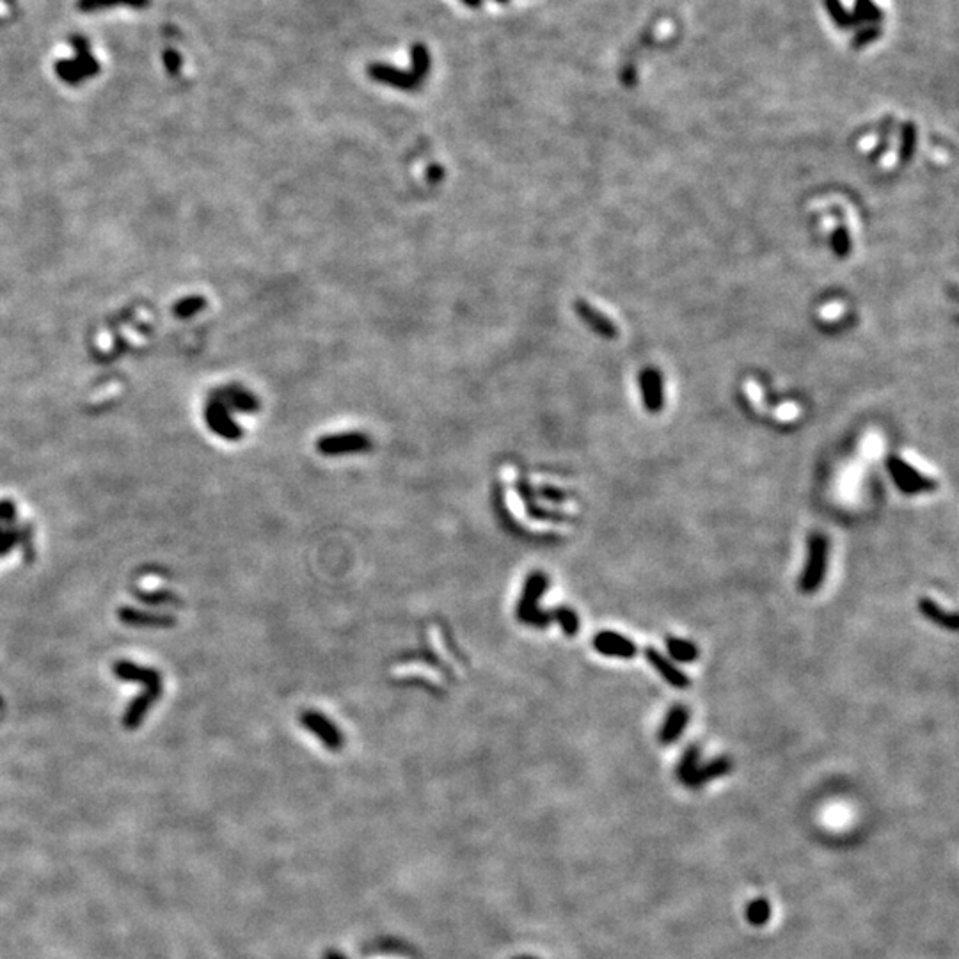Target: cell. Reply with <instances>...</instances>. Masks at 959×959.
Segmentation results:
<instances>
[{
    "instance_id": "12",
    "label": "cell",
    "mask_w": 959,
    "mask_h": 959,
    "mask_svg": "<svg viewBox=\"0 0 959 959\" xmlns=\"http://www.w3.org/2000/svg\"><path fill=\"white\" fill-rule=\"evenodd\" d=\"M734 767L732 760L728 757L721 755V757H714L709 762H705L704 766H698L697 769L693 771V775L686 780L684 786H688L690 789H698L702 786H707L709 782L718 778H723L725 775L731 773V769Z\"/></svg>"
},
{
    "instance_id": "10",
    "label": "cell",
    "mask_w": 959,
    "mask_h": 959,
    "mask_svg": "<svg viewBox=\"0 0 959 959\" xmlns=\"http://www.w3.org/2000/svg\"><path fill=\"white\" fill-rule=\"evenodd\" d=\"M207 421L208 424H210L212 430H214L217 436L224 437V439L236 441L242 437V428L231 420L228 407H226L224 403L219 402L217 398H212V402L208 403Z\"/></svg>"
},
{
    "instance_id": "24",
    "label": "cell",
    "mask_w": 959,
    "mask_h": 959,
    "mask_svg": "<svg viewBox=\"0 0 959 959\" xmlns=\"http://www.w3.org/2000/svg\"><path fill=\"white\" fill-rule=\"evenodd\" d=\"M831 245H833V251L838 258H845L851 252V236H849V231L845 226H838L837 229L831 235Z\"/></svg>"
},
{
    "instance_id": "15",
    "label": "cell",
    "mask_w": 959,
    "mask_h": 959,
    "mask_svg": "<svg viewBox=\"0 0 959 959\" xmlns=\"http://www.w3.org/2000/svg\"><path fill=\"white\" fill-rule=\"evenodd\" d=\"M919 609L927 620L934 622L940 628L948 629V631H958V615L952 611H945L943 608L936 604L933 599L929 597H922L919 601Z\"/></svg>"
},
{
    "instance_id": "26",
    "label": "cell",
    "mask_w": 959,
    "mask_h": 959,
    "mask_svg": "<svg viewBox=\"0 0 959 959\" xmlns=\"http://www.w3.org/2000/svg\"><path fill=\"white\" fill-rule=\"evenodd\" d=\"M443 174H444V171L441 169L439 166H434V167H430V169H428V180L439 181L441 178H443Z\"/></svg>"
},
{
    "instance_id": "7",
    "label": "cell",
    "mask_w": 959,
    "mask_h": 959,
    "mask_svg": "<svg viewBox=\"0 0 959 959\" xmlns=\"http://www.w3.org/2000/svg\"><path fill=\"white\" fill-rule=\"evenodd\" d=\"M594 649L602 656L620 657V659H631L638 654V647L635 642L615 631L597 633L594 636Z\"/></svg>"
},
{
    "instance_id": "29",
    "label": "cell",
    "mask_w": 959,
    "mask_h": 959,
    "mask_svg": "<svg viewBox=\"0 0 959 959\" xmlns=\"http://www.w3.org/2000/svg\"><path fill=\"white\" fill-rule=\"evenodd\" d=\"M496 2H501V4H505V2H508V0H496Z\"/></svg>"
},
{
    "instance_id": "19",
    "label": "cell",
    "mask_w": 959,
    "mask_h": 959,
    "mask_svg": "<svg viewBox=\"0 0 959 959\" xmlns=\"http://www.w3.org/2000/svg\"><path fill=\"white\" fill-rule=\"evenodd\" d=\"M700 746L698 745H691L688 746L686 752H684L683 759L679 760L676 769V776L679 782L686 783V780L693 775V771L700 766Z\"/></svg>"
},
{
    "instance_id": "17",
    "label": "cell",
    "mask_w": 959,
    "mask_h": 959,
    "mask_svg": "<svg viewBox=\"0 0 959 959\" xmlns=\"http://www.w3.org/2000/svg\"><path fill=\"white\" fill-rule=\"evenodd\" d=\"M853 18H855L856 25L858 23H872V25H879L885 18V13L881 11L878 4L874 0H855V11L851 13Z\"/></svg>"
},
{
    "instance_id": "8",
    "label": "cell",
    "mask_w": 959,
    "mask_h": 959,
    "mask_svg": "<svg viewBox=\"0 0 959 959\" xmlns=\"http://www.w3.org/2000/svg\"><path fill=\"white\" fill-rule=\"evenodd\" d=\"M574 311L580 314L581 320L604 340H616L618 338V329L616 325L606 317L604 313H601L599 310H595L590 303L583 299L574 300Z\"/></svg>"
},
{
    "instance_id": "21",
    "label": "cell",
    "mask_w": 959,
    "mask_h": 959,
    "mask_svg": "<svg viewBox=\"0 0 959 959\" xmlns=\"http://www.w3.org/2000/svg\"><path fill=\"white\" fill-rule=\"evenodd\" d=\"M745 915H746V920H748L752 926H755V927L764 926V924H767V922H769V919H771V906H769L767 899H764V897H760V899H753L752 903L746 906Z\"/></svg>"
},
{
    "instance_id": "1",
    "label": "cell",
    "mask_w": 959,
    "mask_h": 959,
    "mask_svg": "<svg viewBox=\"0 0 959 959\" xmlns=\"http://www.w3.org/2000/svg\"><path fill=\"white\" fill-rule=\"evenodd\" d=\"M547 587H549V580L544 572H532L527 575L523 595L517 604V618L520 622L539 629L547 628L553 622V613L542 611L539 608V601L547 592Z\"/></svg>"
},
{
    "instance_id": "27",
    "label": "cell",
    "mask_w": 959,
    "mask_h": 959,
    "mask_svg": "<svg viewBox=\"0 0 959 959\" xmlns=\"http://www.w3.org/2000/svg\"><path fill=\"white\" fill-rule=\"evenodd\" d=\"M324 959H347V958H345L343 954H340V952L329 951L327 954H325V958H324Z\"/></svg>"
},
{
    "instance_id": "25",
    "label": "cell",
    "mask_w": 959,
    "mask_h": 959,
    "mask_svg": "<svg viewBox=\"0 0 959 959\" xmlns=\"http://www.w3.org/2000/svg\"><path fill=\"white\" fill-rule=\"evenodd\" d=\"M881 34H883V29L879 25L865 27V29L858 30V32L853 36L851 48H855V50H862L863 47H867V44L874 43L876 39H879V37H881Z\"/></svg>"
},
{
    "instance_id": "28",
    "label": "cell",
    "mask_w": 959,
    "mask_h": 959,
    "mask_svg": "<svg viewBox=\"0 0 959 959\" xmlns=\"http://www.w3.org/2000/svg\"><path fill=\"white\" fill-rule=\"evenodd\" d=\"M462 2H464L465 6H469V8H478V6L482 4V0H462Z\"/></svg>"
},
{
    "instance_id": "23",
    "label": "cell",
    "mask_w": 959,
    "mask_h": 959,
    "mask_svg": "<svg viewBox=\"0 0 959 959\" xmlns=\"http://www.w3.org/2000/svg\"><path fill=\"white\" fill-rule=\"evenodd\" d=\"M553 620H556L560 623V628L563 629V633L567 636H575L578 631H580V616L574 609L570 608H556L553 611Z\"/></svg>"
},
{
    "instance_id": "3",
    "label": "cell",
    "mask_w": 959,
    "mask_h": 959,
    "mask_svg": "<svg viewBox=\"0 0 959 959\" xmlns=\"http://www.w3.org/2000/svg\"><path fill=\"white\" fill-rule=\"evenodd\" d=\"M886 469H888L896 487L899 489L903 494L917 496L924 494V492H933L934 489L938 487L936 480H933L931 476L920 472L919 469L910 465L906 460L897 457V455H890V457L886 458Z\"/></svg>"
},
{
    "instance_id": "20",
    "label": "cell",
    "mask_w": 959,
    "mask_h": 959,
    "mask_svg": "<svg viewBox=\"0 0 959 959\" xmlns=\"http://www.w3.org/2000/svg\"><path fill=\"white\" fill-rule=\"evenodd\" d=\"M823 4H824V9H826L828 15H830V18L833 20V23L838 27V29L848 30V29H853V27L856 25L855 18H853L851 13H849L848 9L844 8L842 0H823Z\"/></svg>"
},
{
    "instance_id": "2",
    "label": "cell",
    "mask_w": 959,
    "mask_h": 959,
    "mask_svg": "<svg viewBox=\"0 0 959 959\" xmlns=\"http://www.w3.org/2000/svg\"><path fill=\"white\" fill-rule=\"evenodd\" d=\"M828 553H830V542L826 537L819 532L812 533L808 539L807 565H805L800 575V583H798L801 594H815L823 587L828 570Z\"/></svg>"
},
{
    "instance_id": "9",
    "label": "cell",
    "mask_w": 959,
    "mask_h": 959,
    "mask_svg": "<svg viewBox=\"0 0 959 959\" xmlns=\"http://www.w3.org/2000/svg\"><path fill=\"white\" fill-rule=\"evenodd\" d=\"M368 75L375 82L391 85V87L396 89H403V91H413L421 84L420 78L414 77L413 71H403L395 66H388V64H369Z\"/></svg>"
},
{
    "instance_id": "4",
    "label": "cell",
    "mask_w": 959,
    "mask_h": 959,
    "mask_svg": "<svg viewBox=\"0 0 959 959\" xmlns=\"http://www.w3.org/2000/svg\"><path fill=\"white\" fill-rule=\"evenodd\" d=\"M373 443L362 432H343V434H332L324 436L317 441V451L325 457H338V455H352L365 453L372 450Z\"/></svg>"
},
{
    "instance_id": "11",
    "label": "cell",
    "mask_w": 959,
    "mask_h": 959,
    "mask_svg": "<svg viewBox=\"0 0 959 959\" xmlns=\"http://www.w3.org/2000/svg\"><path fill=\"white\" fill-rule=\"evenodd\" d=\"M640 389H642L643 405L649 413L656 414L663 409L664 393H663V377L657 369L645 368L640 373Z\"/></svg>"
},
{
    "instance_id": "14",
    "label": "cell",
    "mask_w": 959,
    "mask_h": 959,
    "mask_svg": "<svg viewBox=\"0 0 959 959\" xmlns=\"http://www.w3.org/2000/svg\"><path fill=\"white\" fill-rule=\"evenodd\" d=\"M219 402L224 403L228 409H235L238 413H256L259 409V402L252 393L248 389L238 388V386H229V388L219 389L214 395Z\"/></svg>"
},
{
    "instance_id": "5",
    "label": "cell",
    "mask_w": 959,
    "mask_h": 959,
    "mask_svg": "<svg viewBox=\"0 0 959 959\" xmlns=\"http://www.w3.org/2000/svg\"><path fill=\"white\" fill-rule=\"evenodd\" d=\"M300 723L325 745V748L338 752L343 746V735L340 728L336 727L332 721H329L324 714L317 711H307L300 716Z\"/></svg>"
},
{
    "instance_id": "6",
    "label": "cell",
    "mask_w": 959,
    "mask_h": 959,
    "mask_svg": "<svg viewBox=\"0 0 959 959\" xmlns=\"http://www.w3.org/2000/svg\"><path fill=\"white\" fill-rule=\"evenodd\" d=\"M645 659L647 663L659 673L661 679L666 680L670 686L677 688V690H686V688L691 686L690 677H688L673 661L668 659L666 656H663V654L657 649H654V647H647Z\"/></svg>"
},
{
    "instance_id": "22",
    "label": "cell",
    "mask_w": 959,
    "mask_h": 959,
    "mask_svg": "<svg viewBox=\"0 0 959 959\" xmlns=\"http://www.w3.org/2000/svg\"><path fill=\"white\" fill-rule=\"evenodd\" d=\"M410 59H413V75L420 80H423L430 71V56L424 44L416 43L410 48Z\"/></svg>"
},
{
    "instance_id": "16",
    "label": "cell",
    "mask_w": 959,
    "mask_h": 959,
    "mask_svg": "<svg viewBox=\"0 0 959 959\" xmlns=\"http://www.w3.org/2000/svg\"><path fill=\"white\" fill-rule=\"evenodd\" d=\"M666 650L670 654V657L677 663H695L700 656L698 652V647L695 645L693 642L684 638H677V636H670L666 638Z\"/></svg>"
},
{
    "instance_id": "13",
    "label": "cell",
    "mask_w": 959,
    "mask_h": 959,
    "mask_svg": "<svg viewBox=\"0 0 959 959\" xmlns=\"http://www.w3.org/2000/svg\"><path fill=\"white\" fill-rule=\"evenodd\" d=\"M688 721H690V711H688L686 705L677 704L668 711L666 718H664L663 727L659 728V739L661 745L668 746L671 743H677L683 735V732L686 731Z\"/></svg>"
},
{
    "instance_id": "18",
    "label": "cell",
    "mask_w": 959,
    "mask_h": 959,
    "mask_svg": "<svg viewBox=\"0 0 959 959\" xmlns=\"http://www.w3.org/2000/svg\"><path fill=\"white\" fill-rule=\"evenodd\" d=\"M917 148V125L913 121H906L900 126V148H899V162L908 164Z\"/></svg>"
}]
</instances>
